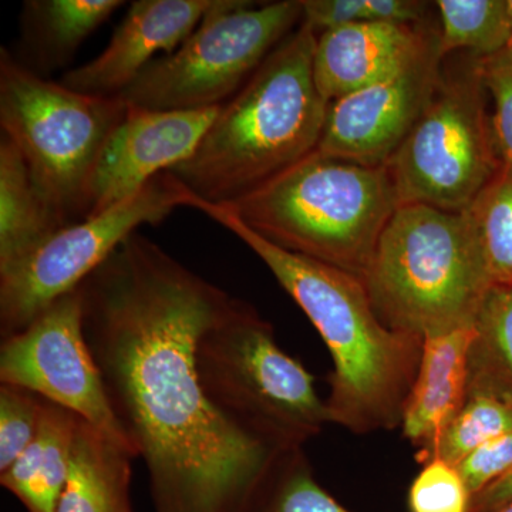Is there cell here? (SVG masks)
<instances>
[{"label":"cell","instance_id":"obj_19","mask_svg":"<svg viewBox=\"0 0 512 512\" xmlns=\"http://www.w3.org/2000/svg\"><path fill=\"white\" fill-rule=\"evenodd\" d=\"M79 417L43 399L42 423L28 450L0 473V484L28 512H57Z\"/></svg>","mask_w":512,"mask_h":512},{"label":"cell","instance_id":"obj_12","mask_svg":"<svg viewBox=\"0 0 512 512\" xmlns=\"http://www.w3.org/2000/svg\"><path fill=\"white\" fill-rule=\"evenodd\" d=\"M441 60L437 35H431L400 72L332 101L316 151L369 167L389 163L433 99Z\"/></svg>","mask_w":512,"mask_h":512},{"label":"cell","instance_id":"obj_7","mask_svg":"<svg viewBox=\"0 0 512 512\" xmlns=\"http://www.w3.org/2000/svg\"><path fill=\"white\" fill-rule=\"evenodd\" d=\"M120 96H90L47 82L0 53V124L33 180L67 224L87 218L94 167L126 116Z\"/></svg>","mask_w":512,"mask_h":512},{"label":"cell","instance_id":"obj_24","mask_svg":"<svg viewBox=\"0 0 512 512\" xmlns=\"http://www.w3.org/2000/svg\"><path fill=\"white\" fill-rule=\"evenodd\" d=\"M245 512H352L316 480L303 448L282 451Z\"/></svg>","mask_w":512,"mask_h":512},{"label":"cell","instance_id":"obj_9","mask_svg":"<svg viewBox=\"0 0 512 512\" xmlns=\"http://www.w3.org/2000/svg\"><path fill=\"white\" fill-rule=\"evenodd\" d=\"M476 57L441 76L429 106L386 164L399 204L460 212L503 164Z\"/></svg>","mask_w":512,"mask_h":512},{"label":"cell","instance_id":"obj_13","mask_svg":"<svg viewBox=\"0 0 512 512\" xmlns=\"http://www.w3.org/2000/svg\"><path fill=\"white\" fill-rule=\"evenodd\" d=\"M220 109L164 111L128 104L94 167L87 218L133 197L190 158Z\"/></svg>","mask_w":512,"mask_h":512},{"label":"cell","instance_id":"obj_3","mask_svg":"<svg viewBox=\"0 0 512 512\" xmlns=\"http://www.w3.org/2000/svg\"><path fill=\"white\" fill-rule=\"evenodd\" d=\"M316 33L302 20L168 171L195 197L229 204L315 153L330 104L313 74Z\"/></svg>","mask_w":512,"mask_h":512},{"label":"cell","instance_id":"obj_14","mask_svg":"<svg viewBox=\"0 0 512 512\" xmlns=\"http://www.w3.org/2000/svg\"><path fill=\"white\" fill-rule=\"evenodd\" d=\"M215 0H138L109 46L92 62L64 74L62 84L90 96H120L154 55H170L197 29Z\"/></svg>","mask_w":512,"mask_h":512},{"label":"cell","instance_id":"obj_32","mask_svg":"<svg viewBox=\"0 0 512 512\" xmlns=\"http://www.w3.org/2000/svg\"><path fill=\"white\" fill-rule=\"evenodd\" d=\"M512 503V470L480 494L471 497L468 512H493Z\"/></svg>","mask_w":512,"mask_h":512},{"label":"cell","instance_id":"obj_22","mask_svg":"<svg viewBox=\"0 0 512 512\" xmlns=\"http://www.w3.org/2000/svg\"><path fill=\"white\" fill-rule=\"evenodd\" d=\"M441 57L468 50L476 59L500 53L512 42L508 0H439Z\"/></svg>","mask_w":512,"mask_h":512},{"label":"cell","instance_id":"obj_20","mask_svg":"<svg viewBox=\"0 0 512 512\" xmlns=\"http://www.w3.org/2000/svg\"><path fill=\"white\" fill-rule=\"evenodd\" d=\"M512 403V284L493 285L474 322L468 353V397Z\"/></svg>","mask_w":512,"mask_h":512},{"label":"cell","instance_id":"obj_8","mask_svg":"<svg viewBox=\"0 0 512 512\" xmlns=\"http://www.w3.org/2000/svg\"><path fill=\"white\" fill-rule=\"evenodd\" d=\"M301 22V0H215L183 45L154 60L120 97L147 110L221 107Z\"/></svg>","mask_w":512,"mask_h":512},{"label":"cell","instance_id":"obj_4","mask_svg":"<svg viewBox=\"0 0 512 512\" xmlns=\"http://www.w3.org/2000/svg\"><path fill=\"white\" fill-rule=\"evenodd\" d=\"M227 207L276 247L363 278L399 198L386 165L318 151Z\"/></svg>","mask_w":512,"mask_h":512},{"label":"cell","instance_id":"obj_16","mask_svg":"<svg viewBox=\"0 0 512 512\" xmlns=\"http://www.w3.org/2000/svg\"><path fill=\"white\" fill-rule=\"evenodd\" d=\"M473 336L474 326L424 339L419 372L400 426L416 450L433 443L466 404Z\"/></svg>","mask_w":512,"mask_h":512},{"label":"cell","instance_id":"obj_17","mask_svg":"<svg viewBox=\"0 0 512 512\" xmlns=\"http://www.w3.org/2000/svg\"><path fill=\"white\" fill-rule=\"evenodd\" d=\"M136 457L79 417L57 512H134L130 485Z\"/></svg>","mask_w":512,"mask_h":512},{"label":"cell","instance_id":"obj_10","mask_svg":"<svg viewBox=\"0 0 512 512\" xmlns=\"http://www.w3.org/2000/svg\"><path fill=\"white\" fill-rule=\"evenodd\" d=\"M190 190L171 173L157 175L133 197L73 222L0 271L2 339L28 328L67 293L76 291L143 225L164 221L187 207Z\"/></svg>","mask_w":512,"mask_h":512},{"label":"cell","instance_id":"obj_5","mask_svg":"<svg viewBox=\"0 0 512 512\" xmlns=\"http://www.w3.org/2000/svg\"><path fill=\"white\" fill-rule=\"evenodd\" d=\"M362 281L387 328L426 339L473 328L493 282L463 212L404 204Z\"/></svg>","mask_w":512,"mask_h":512},{"label":"cell","instance_id":"obj_27","mask_svg":"<svg viewBox=\"0 0 512 512\" xmlns=\"http://www.w3.org/2000/svg\"><path fill=\"white\" fill-rule=\"evenodd\" d=\"M471 494L457 467L443 460L423 464L409 490L412 512H468Z\"/></svg>","mask_w":512,"mask_h":512},{"label":"cell","instance_id":"obj_33","mask_svg":"<svg viewBox=\"0 0 512 512\" xmlns=\"http://www.w3.org/2000/svg\"><path fill=\"white\" fill-rule=\"evenodd\" d=\"M493 512H512V503L504 505V507L498 508Z\"/></svg>","mask_w":512,"mask_h":512},{"label":"cell","instance_id":"obj_18","mask_svg":"<svg viewBox=\"0 0 512 512\" xmlns=\"http://www.w3.org/2000/svg\"><path fill=\"white\" fill-rule=\"evenodd\" d=\"M66 221L33 180L8 137L0 141V271L28 255Z\"/></svg>","mask_w":512,"mask_h":512},{"label":"cell","instance_id":"obj_25","mask_svg":"<svg viewBox=\"0 0 512 512\" xmlns=\"http://www.w3.org/2000/svg\"><path fill=\"white\" fill-rule=\"evenodd\" d=\"M510 431L512 403L491 396L468 397L463 409L440 436L417 450L416 460L421 466L431 460H443L457 467L477 448Z\"/></svg>","mask_w":512,"mask_h":512},{"label":"cell","instance_id":"obj_26","mask_svg":"<svg viewBox=\"0 0 512 512\" xmlns=\"http://www.w3.org/2000/svg\"><path fill=\"white\" fill-rule=\"evenodd\" d=\"M42 414V397L15 384L0 383V473L36 439Z\"/></svg>","mask_w":512,"mask_h":512},{"label":"cell","instance_id":"obj_6","mask_svg":"<svg viewBox=\"0 0 512 512\" xmlns=\"http://www.w3.org/2000/svg\"><path fill=\"white\" fill-rule=\"evenodd\" d=\"M198 375L212 406L276 451L303 448L330 424L315 377L281 349L254 306L232 298L201 336Z\"/></svg>","mask_w":512,"mask_h":512},{"label":"cell","instance_id":"obj_1","mask_svg":"<svg viewBox=\"0 0 512 512\" xmlns=\"http://www.w3.org/2000/svg\"><path fill=\"white\" fill-rule=\"evenodd\" d=\"M87 342L157 512H245L276 457L208 400L197 348L232 296L131 235L80 285Z\"/></svg>","mask_w":512,"mask_h":512},{"label":"cell","instance_id":"obj_2","mask_svg":"<svg viewBox=\"0 0 512 512\" xmlns=\"http://www.w3.org/2000/svg\"><path fill=\"white\" fill-rule=\"evenodd\" d=\"M187 207L252 249L318 330L333 360L326 399L330 423L355 434L402 426L424 340L387 328L359 276L276 247L224 205L191 194Z\"/></svg>","mask_w":512,"mask_h":512},{"label":"cell","instance_id":"obj_34","mask_svg":"<svg viewBox=\"0 0 512 512\" xmlns=\"http://www.w3.org/2000/svg\"><path fill=\"white\" fill-rule=\"evenodd\" d=\"M508 8H510L511 22H512V0H508Z\"/></svg>","mask_w":512,"mask_h":512},{"label":"cell","instance_id":"obj_30","mask_svg":"<svg viewBox=\"0 0 512 512\" xmlns=\"http://www.w3.org/2000/svg\"><path fill=\"white\" fill-rule=\"evenodd\" d=\"M302 20L320 33L369 22L366 0H301Z\"/></svg>","mask_w":512,"mask_h":512},{"label":"cell","instance_id":"obj_11","mask_svg":"<svg viewBox=\"0 0 512 512\" xmlns=\"http://www.w3.org/2000/svg\"><path fill=\"white\" fill-rule=\"evenodd\" d=\"M0 383L23 387L69 410L137 456L113 412L87 342L80 286L53 303L28 328L2 339Z\"/></svg>","mask_w":512,"mask_h":512},{"label":"cell","instance_id":"obj_21","mask_svg":"<svg viewBox=\"0 0 512 512\" xmlns=\"http://www.w3.org/2000/svg\"><path fill=\"white\" fill-rule=\"evenodd\" d=\"M124 2L30 0L23 8L26 39L47 67L66 62Z\"/></svg>","mask_w":512,"mask_h":512},{"label":"cell","instance_id":"obj_28","mask_svg":"<svg viewBox=\"0 0 512 512\" xmlns=\"http://www.w3.org/2000/svg\"><path fill=\"white\" fill-rule=\"evenodd\" d=\"M487 93L494 103L493 127L498 151L512 167V42L500 53L477 59Z\"/></svg>","mask_w":512,"mask_h":512},{"label":"cell","instance_id":"obj_15","mask_svg":"<svg viewBox=\"0 0 512 512\" xmlns=\"http://www.w3.org/2000/svg\"><path fill=\"white\" fill-rule=\"evenodd\" d=\"M431 33L416 26L359 22L320 33L313 74L323 99H342L400 72L427 45Z\"/></svg>","mask_w":512,"mask_h":512},{"label":"cell","instance_id":"obj_31","mask_svg":"<svg viewBox=\"0 0 512 512\" xmlns=\"http://www.w3.org/2000/svg\"><path fill=\"white\" fill-rule=\"evenodd\" d=\"M369 22L416 26L424 18L429 3L416 0H366Z\"/></svg>","mask_w":512,"mask_h":512},{"label":"cell","instance_id":"obj_29","mask_svg":"<svg viewBox=\"0 0 512 512\" xmlns=\"http://www.w3.org/2000/svg\"><path fill=\"white\" fill-rule=\"evenodd\" d=\"M471 497L480 494L512 470V431L488 441L457 466Z\"/></svg>","mask_w":512,"mask_h":512},{"label":"cell","instance_id":"obj_23","mask_svg":"<svg viewBox=\"0 0 512 512\" xmlns=\"http://www.w3.org/2000/svg\"><path fill=\"white\" fill-rule=\"evenodd\" d=\"M493 285L512 284V167L504 163L464 208Z\"/></svg>","mask_w":512,"mask_h":512}]
</instances>
